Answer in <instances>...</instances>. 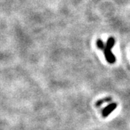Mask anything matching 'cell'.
<instances>
[{"label":"cell","mask_w":130,"mask_h":130,"mask_svg":"<svg viewBox=\"0 0 130 130\" xmlns=\"http://www.w3.org/2000/svg\"><path fill=\"white\" fill-rule=\"evenodd\" d=\"M114 44H115L114 38L113 37H110L108 39L106 44L105 45V48L103 49L105 58L109 64H113L116 61V57L111 51V48L113 47Z\"/></svg>","instance_id":"6da1fadb"},{"label":"cell","mask_w":130,"mask_h":130,"mask_svg":"<svg viewBox=\"0 0 130 130\" xmlns=\"http://www.w3.org/2000/svg\"><path fill=\"white\" fill-rule=\"evenodd\" d=\"M117 107V104L115 103H111L109 104L108 106H106L102 111V115L103 117H107L108 116L110 115V113H111L112 111H113Z\"/></svg>","instance_id":"7a4b0ae2"},{"label":"cell","mask_w":130,"mask_h":130,"mask_svg":"<svg viewBox=\"0 0 130 130\" xmlns=\"http://www.w3.org/2000/svg\"><path fill=\"white\" fill-rule=\"evenodd\" d=\"M96 44H97V46L98 48H100L101 50L103 51V49H104V48H105V44L103 43V42L102 40L98 39L97 42H96Z\"/></svg>","instance_id":"3957f363"},{"label":"cell","mask_w":130,"mask_h":130,"mask_svg":"<svg viewBox=\"0 0 130 130\" xmlns=\"http://www.w3.org/2000/svg\"><path fill=\"white\" fill-rule=\"evenodd\" d=\"M108 101H111V99H110V98H106V99H103V100H101V101H99L97 103L96 105L98 106H100L101 104H102L103 103L108 102Z\"/></svg>","instance_id":"277c9868"}]
</instances>
